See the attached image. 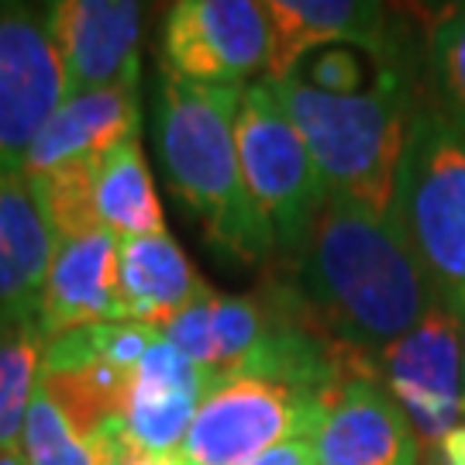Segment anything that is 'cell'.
<instances>
[{
    "instance_id": "cell-1",
    "label": "cell",
    "mask_w": 465,
    "mask_h": 465,
    "mask_svg": "<svg viewBox=\"0 0 465 465\" xmlns=\"http://www.w3.org/2000/svg\"><path fill=\"white\" fill-rule=\"evenodd\" d=\"M293 262L311 317L362 355H380L414 331L434 303L397 214H372L349 200L328 197Z\"/></svg>"
},
{
    "instance_id": "cell-2",
    "label": "cell",
    "mask_w": 465,
    "mask_h": 465,
    "mask_svg": "<svg viewBox=\"0 0 465 465\" xmlns=\"http://www.w3.org/2000/svg\"><path fill=\"white\" fill-rule=\"evenodd\" d=\"M242 90L190 84L159 66L155 145L169 193L197 221L203 242L238 266H262L276 255V245L242 180L234 142Z\"/></svg>"
},
{
    "instance_id": "cell-3",
    "label": "cell",
    "mask_w": 465,
    "mask_h": 465,
    "mask_svg": "<svg viewBox=\"0 0 465 465\" xmlns=\"http://www.w3.org/2000/svg\"><path fill=\"white\" fill-rule=\"evenodd\" d=\"M272 90L307 142L328 197L393 214L400 155L414 114L403 69L382 66L376 84L351 97L321 94L300 80L272 84Z\"/></svg>"
},
{
    "instance_id": "cell-4",
    "label": "cell",
    "mask_w": 465,
    "mask_h": 465,
    "mask_svg": "<svg viewBox=\"0 0 465 465\" xmlns=\"http://www.w3.org/2000/svg\"><path fill=\"white\" fill-rule=\"evenodd\" d=\"M393 214L434 297L465 317V132L434 104L411 114Z\"/></svg>"
},
{
    "instance_id": "cell-5",
    "label": "cell",
    "mask_w": 465,
    "mask_h": 465,
    "mask_svg": "<svg viewBox=\"0 0 465 465\" xmlns=\"http://www.w3.org/2000/svg\"><path fill=\"white\" fill-rule=\"evenodd\" d=\"M234 142L245 193L272 234L276 255L297 259L314 232L321 207L328 203V190L272 84L255 80L242 90Z\"/></svg>"
},
{
    "instance_id": "cell-6",
    "label": "cell",
    "mask_w": 465,
    "mask_h": 465,
    "mask_svg": "<svg viewBox=\"0 0 465 465\" xmlns=\"http://www.w3.org/2000/svg\"><path fill=\"white\" fill-rule=\"evenodd\" d=\"M324 397L269 380H224L207 390L183 438V465H242L286 441L314 438Z\"/></svg>"
},
{
    "instance_id": "cell-7",
    "label": "cell",
    "mask_w": 465,
    "mask_h": 465,
    "mask_svg": "<svg viewBox=\"0 0 465 465\" xmlns=\"http://www.w3.org/2000/svg\"><path fill=\"white\" fill-rule=\"evenodd\" d=\"M66 97V69L52 42L49 11L0 0V173H21Z\"/></svg>"
},
{
    "instance_id": "cell-8",
    "label": "cell",
    "mask_w": 465,
    "mask_h": 465,
    "mask_svg": "<svg viewBox=\"0 0 465 465\" xmlns=\"http://www.w3.org/2000/svg\"><path fill=\"white\" fill-rule=\"evenodd\" d=\"M462 321L459 311L434 297L414 331L372 355L386 393L397 400L428 449H438L462 420Z\"/></svg>"
},
{
    "instance_id": "cell-9",
    "label": "cell",
    "mask_w": 465,
    "mask_h": 465,
    "mask_svg": "<svg viewBox=\"0 0 465 465\" xmlns=\"http://www.w3.org/2000/svg\"><path fill=\"white\" fill-rule=\"evenodd\" d=\"M269 17L255 0H180L163 25V69L190 84L249 86L266 76Z\"/></svg>"
},
{
    "instance_id": "cell-10",
    "label": "cell",
    "mask_w": 465,
    "mask_h": 465,
    "mask_svg": "<svg viewBox=\"0 0 465 465\" xmlns=\"http://www.w3.org/2000/svg\"><path fill=\"white\" fill-rule=\"evenodd\" d=\"M282 321V286L262 297H211L197 300L163 328V338L211 380L255 376L272 334Z\"/></svg>"
},
{
    "instance_id": "cell-11",
    "label": "cell",
    "mask_w": 465,
    "mask_h": 465,
    "mask_svg": "<svg viewBox=\"0 0 465 465\" xmlns=\"http://www.w3.org/2000/svg\"><path fill=\"white\" fill-rule=\"evenodd\" d=\"M317 465H424L420 438L376 372H351L324 397Z\"/></svg>"
},
{
    "instance_id": "cell-12",
    "label": "cell",
    "mask_w": 465,
    "mask_h": 465,
    "mask_svg": "<svg viewBox=\"0 0 465 465\" xmlns=\"http://www.w3.org/2000/svg\"><path fill=\"white\" fill-rule=\"evenodd\" d=\"M69 94L138 80L145 7L132 0H55L45 4Z\"/></svg>"
},
{
    "instance_id": "cell-13",
    "label": "cell",
    "mask_w": 465,
    "mask_h": 465,
    "mask_svg": "<svg viewBox=\"0 0 465 465\" xmlns=\"http://www.w3.org/2000/svg\"><path fill=\"white\" fill-rule=\"evenodd\" d=\"M266 84L290 80L311 52L328 45H359L382 63H397L390 15L372 0H266Z\"/></svg>"
},
{
    "instance_id": "cell-14",
    "label": "cell",
    "mask_w": 465,
    "mask_h": 465,
    "mask_svg": "<svg viewBox=\"0 0 465 465\" xmlns=\"http://www.w3.org/2000/svg\"><path fill=\"white\" fill-rule=\"evenodd\" d=\"M117 252L121 238L107 228L59 242L38 300V324L49 338L90 324L132 321L121 300Z\"/></svg>"
},
{
    "instance_id": "cell-15",
    "label": "cell",
    "mask_w": 465,
    "mask_h": 465,
    "mask_svg": "<svg viewBox=\"0 0 465 465\" xmlns=\"http://www.w3.org/2000/svg\"><path fill=\"white\" fill-rule=\"evenodd\" d=\"M211 380L159 334L124 393V438L149 455H180Z\"/></svg>"
},
{
    "instance_id": "cell-16",
    "label": "cell",
    "mask_w": 465,
    "mask_h": 465,
    "mask_svg": "<svg viewBox=\"0 0 465 465\" xmlns=\"http://www.w3.org/2000/svg\"><path fill=\"white\" fill-rule=\"evenodd\" d=\"M138 80L69 94L42 128L21 173L42 176L66 163H97L100 155L117 149L121 142L138 138Z\"/></svg>"
},
{
    "instance_id": "cell-17",
    "label": "cell",
    "mask_w": 465,
    "mask_h": 465,
    "mask_svg": "<svg viewBox=\"0 0 465 465\" xmlns=\"http://www.w3.org/2000/svg\"><path fill=\"white\" fill-rule=\"evenodd\" d=\"M55 234L25 173H0V317L38 314Z\"/></svg>"
},
{
    "instance_id": "cell-18",
    "label": "cell",
    "mask_w": 465,
    "mask_h": 465,
    "mask_svg": "<svg viewBox=\"0 0 465 465\" xmlns=\"http://www.w3.org/2000/svg\"><path fill=\"white\" fill-rule=\"evenodd\" d=\"M117 280L128 317L134 324H149L159 331L186 307L214 293L169 232L121 238Z\"/></svg>"
},
{
    "instance_id": "cell-19",
    "label": "cell",
    "mask_w": 465,
    "mask_h": 465,
    "mask_svg": "<svg viewBox=\"0 0 465 465\" xmlns=\"http://www.w3.org/2000/svg\"><path fill=\"white\" fill-rule=\"evenodd\" d=\"M94 211L100 228H107L117 238L166 232L163 203L138 138L121 142L94 163Z\"/></svg>"
},
{
    "instance_id": "cell-20",
    "label": "cell",
    "mask_w": 465,
    "mask_h": 465,
    "mask_svg": "<svg viewBox=\"0 0 465 465\" xmlns=\"http://www.w3.org/2000/svg\"><path fill=\"white\" fill-rule=\"evenodd\" d=\"M49 334L38 314L0 317V455L21 451V431L42 386Z\"/></svg>"
},
{
    "instance_id": "cell-21",
    "label": "cell",
    "mask_w": 465,
    "mask_h": 465,
    "mask_svg": "<svg viewBox=\"0 0 465 465\" xmlns=\"http://www.w3.org/2000/svg\"><path fill=\"white\" fill-rule=\"evenodd\" d=\"M114 445L117 434H94L80 428L49 390L38 386L21 431L17 459L25 465H117Z\"/></svg>"
},
{
    "instance_id": "cell-22",
    "label": "cell",
    "mask_w": 465,
    "mask_h": 465,
    "mask_svg": "<svg viewBox=\"0 0 465 465\" xmlns=\"http://www.w3.org/2000/svg\"><path fill=\"white\" fill-rule=\"evenodd\" d=\"M428 76L434 107L465 132V4L438 15L428 35Z\"/></svg>"
},
{
    "instance_id": "cell-23",
    "label": "cell",
    "mask_w": 465,
    "mask_h": 465,
    "mask_svg": "<svg viewBox=\"0 0 465 465\" xmlns=\"http://www.w3.org/2000/svg\"><path fill=\"white\" fill-rule=\"evenodd\" d=\"M382 66H397V63H382L372 52L359 49V45H328V49L311 52L290 80L314 86L321 94L351 97V94H362V90L376 84Z\"/></svg>"
},
{
    "instance_id": "cell-24",
    "label": "cell",
    "mask_w": 465,
    "mask_h": 465,
    "mask_svg": "<svg viewBox=\"0 0 465 465\" xmlns=\"http://www.w3.org/2000/svg\"><path fill=\"white\" fill-rule=\"evenodd\" d=\"M242 465H317L314 441H311V438H303V441H286L280 449H269Z\"/></svg>"
},
{
    "instance_id": "cell-25",
    "label": "cell",
    "mask_w": 465,
    "mask_h": 465,
    "mask_svg": "<svg viewBox=\"0 0 465 465\" xmlns=\"http://www.w3.org/2000/svg\"><path fill=\"white\" fill-rule=\"evenodd\" d=\"M428 465H465V420H459V424L441 438V445L431 449Z\"/></svg>"
},
{
    "instance_id": "cell-26",
    "label": "cell",
    "mask_w": 465,
    "mask_h": 465,
    "mask_svg": "<svg viewBox=\"0 0 465 465\" xmlns=\"http://www.w3.org/2000/svg\"><path fill=\"white\" fill-rule=\"evenodd\" d=\"M462 393H465V321H462ZM462 414H465V400H462Z\"/></svg>"
},
{
    "instance_id": "cell-27",
    "label": "cell",
    "mask_w": 465,
    "mask_h": 465,
    "mask_svg": "<svg viewBox=\"0 0 465 465\" xmlns=\"http://www.w3.org/2000/svg\"><path fill=\"white\" fill-rule=\"evenodd\" d=\"M0 465H25L17 455H0Z\"/></svg>"
}]
</instances>
